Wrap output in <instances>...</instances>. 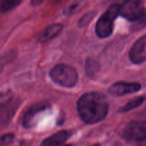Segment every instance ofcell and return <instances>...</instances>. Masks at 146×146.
I'll use <instances>...</instances> for the list:
<instances>
[{"mask_svg":"<svg viewBox=\"0 0 146 146\" xmlns=\"http://www.w3.org/2000/svg\"><path fill=\"white\" fill-rule=\"evenodd\" d=\"M78 115L87 124H95L108 115V103L105 97L96 92H90L81 96L77 103Z\"/></svg>","mask_w":146,"mask_h":146,"instance_id":"cell-1","label":"cell"},{"mask_svg":"<svg viewBox=\"0 0 146 146\" xmlns=\"http://www.w3.org/2000/svg\"><path fill=\"white\" fill-rule=\"evenodd\" d=\"M51 80L58 85L73 87L78 82V73L71 66L65 64H57L50 72Z\"/></svg>","mask_w":146,"mask_h":146,"instance_id":"cell-2","label":"cell"},{"mask_svg":"<svg viewBox=\"0 0 146 146\" xmlns=\"http://www.w3.org/2000/svg\"><path fill=\"white\" fill-rule=\"evenodd\" d=\"M119 4H112L98 19L96 25V33L98 37L106 38L112 34L114 21L119 14Z\"/></svg>","mask_w":146,"mask_h":146,"instance_id":"cell-3","label":"cell"},{"mask_svg":"<svg viewBox=\"0 0 146 146\" xmlns=\"http://www.w3.org/2000/svg\"><path fill=\"white\" fill-rule=\"evenodd\" d=\"M21 103L19 98L12 97L0 102V129L9 125Z\"/></svg>","mask_w":146,"mask_h":146,"instance_id":"cell-4","label":"cell"},{"mask_svg":"<svg viewBox=\"0 0 146 146\" xmlns=\"http://www.w3.org/2000/svg\"><path fill=\"white\" fill-rule=\"evenodd\" d=\"M144 9L142 0H126L120 5L119 14L128 21L134 22L141 17Z\"/></svg>","mask_w":146,"mask_h":146,"instance_id":"cell-5","label":"cell"},{"mask_svg":"<svg viewBox=\"0 0 146 146\" xmlns=\"http://www.w3.org/2000/svg\"><path fill=\"white\" fill-rule=\"evenodd\" d=\"M124 138L128 141L138 142L146 139V121L133 120L128 123L123 132Z\"/></svg>","mask_w":146,"mask_h":146,"instance_id":"cell-6","label":"cell"},{"mask_svg":"<svg viewBox=\"0 0 146 146\" xmlns=\"http://www.w3.org/2000/svg\"><path fill=\"white\" fill-rule=\"evenodd\" d=\"M50 107L47 102H40L33 104L24 113L22 118V125L26 128H31L36 125L38 118L43 113L46 111Z\"/></svg>","mask_w":146,"mask_h":146,"instance_id":"cell-7","label":"cell"},{"mask_svg":"<svg viewBox=\"0 0 146 146\" xmlns=\"http://www.w3.org/2000/svg\"><path fill=\"white\" fill-rule=\"evenodd\" d=\"M129 57L134 64H139L146 60V35L140 37L131 47Z\"/></svg>","mask_w":146,"mask_h":146,"instance_id":"cell-8","label":"cell"},{"mask_svg":"<svg viewBox=\"0 0 146 146\" xmlns=\"http://www.w3.org/2000/svg\"><path fill=\"white\" fill-rule=\"evenodd\" d=\"M141 88V85L136 82H118L110 87L109 92L114 96H123L128 94H132L138 92Z\"/></svg>","mask_w":146,"mask_h":146,"instance_id":"cell-9","label":"cell"},{"mask_svg":"<svg viewBox=\"0 0 146 146\" xmlns=\"http://www.w3.org/2000/svg\"><path fill=\"white\" fill-rule=\"evenodd\" d=\"M71 133L68 130H61L43 140L39 146H60L71 136Z\"/></svg>","mask_w":146,"mask_h":146,"instance_id":"cell-10","label":"cell"},{"mask_svg":"<svg viewBox=\"0 0 146 146\" xmlns=\"http://www.w3.org/2000/svg\"><path fill=\"white\" fill-rule=\"evenodd\" d=\"M63 29V25L61 24H54L48 26L44 29L37 37L38 42L44 43L52 40L58 35L60 31Z\"/></svg>","mask_w":146,"mask_h":146,"instance_id":"cell-11","label":"cell"},{"mask_svg":"<svg viewBox=\"0 0 146 146\" xmlns=\"http://www.w3.org/2000/svg\"><path fill=\"white\" fill-rule=\"evenodd\" d=\"M85 0H75L69 5L66 6L64 9V14L65 15L70 16L72 14H76L78 11L81 9L85 6Z\"/></svg>","mask_w":146,"mask_h":146,"instance_id":"cell-12","label":"cell"},{"mask_svg":"<svg viewBox=\"0 0 146 146\" xmlns=\"http://www.w3.org/2000/svg\"><path fill=\"white\" fill-rule=\"evenodd\" d=\"M86 72L89 77H94L100 70L99 63L93 58H88L86 62Z\"/></svg>","mask_w":146,"mask_h":146,"instance_id":"cell-13","label":"cell"},{"mask_svg":"<svg viewBox=\"0 0 146 146\" xmlns=\"http://www.w3.org/2000/svg\"><path fill=\"white\" fill-rule=\"evenodd\" d=\"M24 0H0V13H6L18 7Z\"/></svg>","mask_w":146,"mask_h":146,"instance_id":"cell-14","label":"cell"},{"mask_svg":"<svg viewBox=\"0 0 146 146\" xmlns=\"http://www.w3.org/2000/svg\"><path fill=\"white\" fill-rule=\"evenodd\" d=\"M144 100H145V98L143 97H138L132 99L128 103H126L125 105L123 106L119 110V112L120 113H126V112L130 111V110H133L135 107L141 105L143 102Z\"/></svg>","mask_w":146,"mask_h":146,"instance_id":"cell-15","label":"cell"},{"mask_svg":"<svg viewBox=\"0 0 146 146\" xmlns=\"http://www.w3.org/2000/svg\"><path fill=\"white\" fill-rule=\"evenodd\" d=\"M16 57V54L13 50L4 53L3 55L0 57V72L3 70L6 65L10 62L14 60V57Z\"/></svg>","mask_w":146,"mask_h":146,"instance_id":"cell-16","label":"cell"},{"mask_svg":"<svg viewBox=\"0 0 146 146\" xmlns=\"http://www.w3.org/2000/svg\"><path fill=\"white\" fill-rule=\"evenodd\" d=\"M146 27V9H145L143 12L142 15L141 16L138 20L134 21L133 24L131 26V29L133 31H140Z\"/></svg>","mask_w":146,"mask_h":146,"instance_id":"cell-17","label":"cell"},{"mask_svg":"<svg viewBox=\"0 0 146 146\" xmlns=\"http://www.w3.org/2000/svg\"><path fill=\"white\" fill-rule=\"evenodd\" d=\"M96 12V11H89V12L86 13V14H84L79 20H78V26L80 27H83L84 26H86L87 24H89L90 21L94 18Z\"/></svg>","mask_w":146,"mask_h":146,"instance_id":"cell-18","label":"cell"},{"mask_svg":"<svg viewBox=\"0 0 146 146\" xmlns=\"http://www.w3.org/2000/svg\"><path fill=\"white\" fill-rule=\"evenodd\" d=\"M14 135L11 133L4 135L0 137V146H7L14 140Z\"/></svg>","mask_w":146,"mask_h":146,"instance_id":"cell-19","label":"cell"},{"mask_svg":"<svg viewBox=\"0 0 146 146\" xmlns=\"http://www.w3.org/2000/svg\"><path fill=\"white\" fill-rule=\"evenodd\" d=\"M45 0H31V4L33 7H37L42 4Z\"/></svg>","mask_w":146,"mask_h":146,"instance_id":"cell-20","label":"cell"},{"mask_svg":"<svg viewBox=\"0 0 146 146\" xmlns=\"http://www.w3.org/2000/svg\"><path fill=\"white\" fill-rule=\"evenodd\" d=\"M91 146H100V145L98 144H95V145H91Z\"/></svg>","mask_w":146,"mask_h":146,"instance_id":"cell-21","label":"cell"},{"mask_svg":"<svg viewBox=\"0 0 146 146\" xmlns=\"http://www.w3.org/2000/svg\"><path fill=\"white\" fill-rule=\"evenodd\" d=\"M64 146H73L72 145H64Z\"/></svg>","mask_w":146,"mask_h":146,"instance_id":"cell-22","label":"cell"},{"mask_svg":"<svg viewBox=\"0 0 146 146\" xmlns=\"http://www.w3.org/2000/svg\"><path fill=\"white\" fill-rule=\"evenodd\" d=\"M108 1H116V0H107Z\"/></svg>","mask_w":146,"mask_h":146,"instance_id":"cell-23","label":"cell"},{"mask_svg":"<svg viewBox=\"0 0 146 146\" xmlns=\"http://www.w3.org/2000/svg\"><path fill=\"white\" fill-rule=\"evenodd\" d=\"M114 146H121V145L120 144H117V145H114Z\"/></svg>","mask_w":146,"mask_h":146,"instance_id":"cell-24","label":"cell"},{"mask_svg":"<svg viewBox=\"0 0 146 146\" xmlns=\"http://www.w3.org/2000/svg\"><path fill=\"white\" fill-rule=\"evenodd\" d=\"M56 1H60V0H55Z\"/></svg>","mask_w":146,"mask_h":146,"instance_id":"cell-25","label":"cell"}]
</instances>
